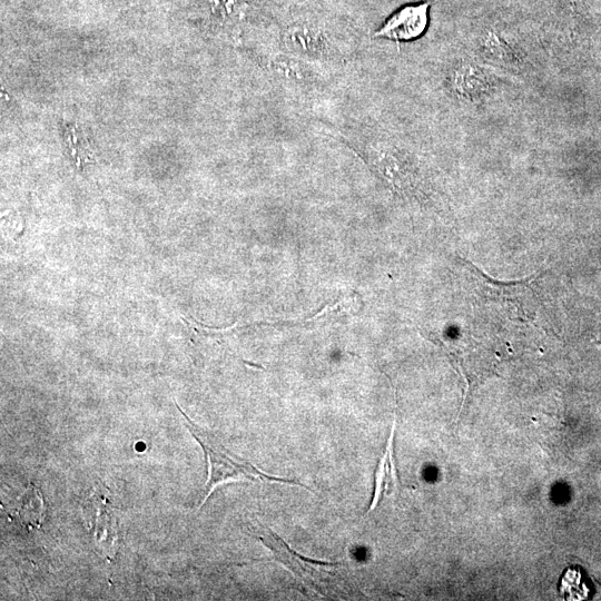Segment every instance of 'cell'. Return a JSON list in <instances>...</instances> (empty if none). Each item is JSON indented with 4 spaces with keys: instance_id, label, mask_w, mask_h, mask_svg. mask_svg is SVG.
<instances>
[{
    "instance_id": "obj_1",
    "label": "cell",
    "mask_w": 601,
    "mask_h": 601,
    "mask_svg": "<svg viewBox=\"0 0 601 601\" xmlns=\"http://www.w3.org/2000/svg\"><path fill=\"white\" fill-rule=\"evenodd\" d=\"M258 538L272 551L274 559L313 593L328 599H351L357 595L342 563H324L304 557L270 528L260 527Z\"/></svg>"
},
{
    "instance_id": "obj_2",
    "label": "cell",
    "mask_w": 601,
    "mask_h": 601,
    "mask_svg": "<svg viewBox=\"0 0 601 601\" xmlns=\"http://www.w3.org/2000/svg\"><path fill=\"white\" fill-rule=\"evenodd\" d=\"M176 407L181 412L186 429L200 443L209 461V478L204 487V497L200 507L208 501L216 487L226 484V482L261 481L309 489L299 481L264 474L251 462L236 456L235 453L226 448L221 439L216 437L213 432L195 425L179 406L176 405Z\"/></svg>"
},
{
    "instance_id": "obj_3",
    "label": "cell",
    "mask_w": 601,
    "mask_h": 601,
    "mask_svg": "<svg viewBox=\"0 0 601 601\" xmlns=\"http://www.w3.org/2000/svg\"><path fill=\"white\" fill-rule=\"evenodd\" d=\"M438 0H428L416 5H408L391 15L374 37L386 38L394 42H410L426 33L429 25V13Z\"/></svg>"
},
{
    "instance_id": "obj_4",
    "label": "cell",
    "mask_w": 601,
    "mask_h": 601,
    "mask_svg": "<svg viewBox=\"0 0 601 601\" xmlns=\"http://www.w3.org/2000/svg\"><path fill=\"white\" fill-rule=\"evenodd\" d=\"M496 81L488 68L466 62L453 68L450 86L453 94L461 101L479 103L494 91Z\"/></svg>"
},
{
    "instance_id": "obj_5",
    "label": "cell",
    "mask_w": 601,
    "mask_h": 601,
    "mask_svg": "<svg viewBox=\"0 0 601 601\" xmlns=\"http://www.w3.org/2000/svg\"><path fill=\"white\" fill-rule=\"evenodd\" d=\"M283 45L289 54L300 58H318L327 52V39L317 27L295 24L283 34Z\"/></svg>"
},
{
    "instance_id": "obj_6",
    "label": "cell",
    "mask_w": 601,
    "mask_h": 601,
    "mask_svg": "<svg viewBox=\"0 0 601 601\" xmlns=\"http://www.w3.org/2000/svg\"><path fill=\"white\" fill-rule=\"evenodd\" d=\"M9 517L21 522L28 530L41 528L45 519V502L42 492L33 484L11 505L6 506Z\"/></svg>"
},
{
    "instance_id": "obj_7",
    "label": "cell",
    "mask_w": 601,
    "mask_h": 601,
    "mask_svg": "<svg viewBox=\"0 0 601 601\" xmlns=\"http://www.w3.org/2000/svg\"><path fill=\"white\" fill-rule=\"evenodd\" d=\"M210 6L213 23L220 33L235 36L236 29L248 14L252 0H206Z\"/></svg>"
},
{
    "instance_id": "obj_8",
    "label": "cell",
    "mask_w": 601,
    "mask_h": 601,
    "mask_svg": "<svg viewBox=\"0 0 601 601\" xmlns=\"http://www.w3.org/2000/svg\"><path fill=\"white\" fill-rule=\"evenodd\" d=\"M394 431H396V422L393 423L391 435L387 443L386 452L379 462L376 472V485H374V495L372 504L369 507L368 514L380 505L383 496L391 495L393 487L398 484L396 466L393 460V441Z\"/></svg>"
},
{
    "instance_id": "obj_9",
    "label": "cell",
    "mask_w": 601,
    "mask_h": 601,
    "mask_svg": "<svg viewBox=\"0 0 601 601\" xmlns=\"http://www.w3.org/2000/svg\"><path fill=\"white\" fill-rule=\"evenodd\" d=\"M481 47L491 61L506 65H516L520 62L516 48L494 31H489L482 37Z\"/></svg>"
},
{
    "instance_id": "obj_10",
    "label": "cell",
    "mask_w": 601,
    "mask_h": 601,
    "mask_svg": "<svg viewBox=\"0 0 601 601\" xmlns=\"http://www.w3.org/2000/svg\"><path fill=\"white\" fill-rule=\"evenodd\" d=\"M559 593L566 600L587 599L589 589L579 567H569L565 570L559 580Z\"/></svg>"
},
{
    "instance_id": "obj_11",
    "label": "cell",
    "mask_w": 601,
    "mask_h": 601,
    "mask_svg": "<svg viewBox=\"0 0 601 601\" xmlns=\"http://www.w3.org/2000/svg\"><path fill=\"white\" fill-rule=\"evenodd\" d=\"M598 343H601V313H600V322H599V337H598Z\"/></svg>"
}]
</instances>
